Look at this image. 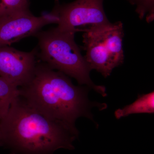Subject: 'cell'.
<instances>
[{"label":"cell","instance_id":"2","mask_svg":"<svg viewBox=\"0 0 154 154\" xmlns=\"http://www.w3.org/2000/svg\"><path fill=\"white\" fill-rule=\"evenodd\" d=\"M78 136L27 105L19 96L0 119V146L14 154H54L72 150Z\"/></svg>","mask_w":154,"mask_h":154},{"label":"cell","instance_id":"10","mask_svg":"<svg viewBox=\"0 0 154 154\" xmlns=\"http://www.w3.org/2000/svg\"><path fill=\"white\" fill-rule=\"evenodd\" d=\"M133 5L136 6V12L140 19L146 16V20L150 23L154 19V0H128Z\"/></svg>","mask_w":154,"mask_h":154},{"label":"cell","instance_id":"4","mask_svg":"<svg viewBox=\"0 0 154 154\" xmlns=\"http://www.w3.org/2000/svg\"><path fill=\"white\" fill-rule=\"evenodd\" d=\"M83 35L84 56L91 70L105 78L124 62L123 24L110 23L86 30Z\"/></svg>","mask_w":154,"mask_h":154},{"label":"cell","instance_id":"5","mask_svg":"<svg viewBox=\"0 0 154 154\" xmlns=\"http://www.w3.org/2000/svg\"><path fill=\"white\" fill-rule=\"evenodd\" d=\"M104 0H76L69 4L57 3L52 11L59 19L57 28L62 31L85 32L110 23L103 8Z\"/></svg>","mask_w":154,"mask_h":154},{"label":"cell","instance_id":"11","mask_svg":"<svg viewBox=\"0 0 154 154\" xmlns=\"http://www.w3.org/2000/svg\"><path fill=\"white\" fill-rule=\"evenodd\" d=\"M29 0H0V16L28 10Z\"/></svg>","mask_w":154,"mask_h":154},{"label":"cell","instance_id":"1","mask_svg":"<svg viewBox=\"0 0 154 154\" xmlns=\"http://www.w3.org/2000/svg\"><path fill=\"white\" fill-rule=\"evenodd\" d=\"M19 91L30 107L77 135V119L83 116L93 120L91 109L100 107L89 101L87 89L74 85L68 76L41 61L30 82Z\"/></svg>","mask_w":154,"mask_h":154},{"label":"cell","instance_id":"3","mask_svg":"<svg viewBox=\"0 0 154 154\" xmlns=\"http://www.w3.org/2000/svg\"><path fill=\"white\" fill-rule=\"evenodd\" d=\"M75 34L57 27L39 31L34 36L38 39V58L53 69L74 78L79 85H86L105 97V87L95 85L90 78L92 70L75 42Z\"/></svg>","mask_w":154,"mask_h":154},{"label":"cell","instance_id":"7","mask_svg":"<svg viewBox=\"0 0 154 154\" xmlns=\"http://www.w3.org/2000/svg\"><path fill=\"white\" fill-rule=\"evenodd\" d=\"M38 50L21 51L10 46L0 47V76L20 88L33 78L38 62Z\"/></svg>","mask_w":154,"mask_h":154},{"label":"cell","instance_id":"8","mask_svg":"<svg viewBox=\"0 0 154 154\" xmlns=\"http://www.w3.org/2000/svg\"><path fill=\"white\" fill-rule=\"evenodd\" d=\"M154 113V91L139 96L138 99L130 105H127L121 109L116 110V118L119 119L122 117L135 113Z\"/></svg>","mask_w":154,"mask_h":154},{"label":"cell","instance_id":"9","mask_svg":"<svg viewBox=\"0 0 154 154\" xmlns=\"http://www.w3.org/2000/svg\"><path fill=\"white\" fill-rule=\"evenodd\" d=\"M19 94V88L0 76V119L5 115Z\"/></svg>","mask_w":154,"mask_h":154},{"label":"cell","instance_id":"6","mask_svg":"<svg viewBox=\"0 0 154 154\" xmlns=\"http://www.w3.org/2000/svg\"><path fill=\"white\" fill-rule=\"evenodd\" d=\"M59 19L51 12L41 17L33 16L28 10L0 16V47L30 36H34L44 26L57 24Z\"/></svg>","mask_w":154,"mask_h":154}]
</instances>
